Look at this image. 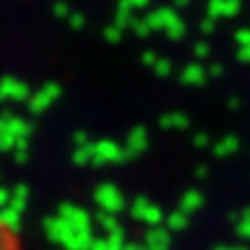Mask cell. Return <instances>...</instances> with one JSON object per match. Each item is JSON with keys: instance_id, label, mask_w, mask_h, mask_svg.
Segmentation results:
<instances>
[{"instance_id": "6da1fadb", "label": "cell", "mask_w": 250, "mask_h": 250, "mask_svg": "<svg viewBox=\"0 0 250 250\" xmlns=\"http://www.w3.org/2000/svg\"><path fill=\"white\" fill-rule=\"evenodd\" d=\"M146 23L151 30H165L171 40H176V37H183L186 33V26H183V21L181 17L174 12V9L165 7V9H158V12H153L146 17Z\"/></svg>"}, {"instance_id": "7a4b0ae2", "label": "cell", "mask_w": 250, "mask_h": 250, "mask_svg": "<svg viewBox=\"0 0 250 250\" xmlns=\"http://www.w3.org/2000/svg\"><path fill=\"white\" fill-rule=\"evenodd\" d=\"M0 250H28L19 227L5 215V211H0Z\"/></svg>"}, {"instance_id": "3957f363", "label": "cell", "mask_w": 250, "mask_h": 250, "mask_svg": "<svg viewBox=\"0 0 250 250\" xmlns=\"http://www.w3.org/2000/svg\"><path fill=\"white\" fill-rule=\"evenodd\" d=\"M241 9V0H211L208 17H234Z\"/></svg>"}, {"instance_id": "277c9868", "label": "cell", "mask_w": 250, "mask_h": 250, "mask_svg": "<svg viewBox=\"0 0 250 250\" xmlns=\"http://www.w3.org/2000/svg\"><path fill=\"white\" fill-rule=\"evenodd\" d=\"M26 93H28L26 83H21V81H17V79H2L0 81V98L19 100V98H26Z\"/></svg>"}, {"instance_id": "5b68a950", "label": "cell", "mask_w": 250, "mask_h": 250, "mask_svg": "<svg viewBox=\"0 0 250 250\" xmlns=\"http://www.w3.org/2000/svg\"><path fill=\"white\" fill-rule=\"evenodd\" d=\"M56 95H58V86H56V83H46L44 88L37 93V98H35V102H33V107H35V109L44 107V104H49V102H51Z\"/></svg>"}, {"instance_id": "8992f818", "label": "cell", "mask_w": 250, "mask_h": 250, "mask_svg": "<svg viewBox=\"0 0 250 250\" xmlns=\"http://www.w3.org/2000/svg\"><path fill=\"white\" fill-rule=\"evenodd\" d=\"M132 5H130V2H127V0H121V2H118V9H116V23L121 28L123 26H130V23H132Z\"/></svg>"}, {"instance_id": "52a82bcc", "label": "cell", "mask_w": 250, "mask_h": 250, "mask_svg": "<svg viewBox=\"0 0 250 250\" xmlns=\"http://www.w3.org/2000/svg\"><path fill=\"white\" fill-rule=\"evenodd\" d=\"M181 77H183L186 83H202V81H204V70H202V65H195V62H192V65H188L186 70H183Z\"/></svg>"}, {"instance_id": "ba28073f", "label": "cell", "mask_w": 250, "mask_h": 250, "mask_svg": "<svg viewBox=\"0 0 250 250\" xmlns=\"http://www.w3.org/2000/svg\"><path fill=\"white\" fill-rule=\"evenodd\" d=\"M121 37H123V28L118 26V23H111L109 28H104V40L107 42L116 44V42H121Z\"/></svg>"}, {"instance_id": "9c48e42d", "label": "cell", "mask_w": 250, "mask_h": 250, "mask_svg": "<svg viewBox=\"0 0 250 250\" xmlns=\"http://www.w3.org/2000/svg\"><path fill=\"white\" fill-rule=\"evenodd\" d=\"M83 26H86V17H83V14H79V12L70 14V28H74V30H81Z\"/></svg>"}, {"instance_id": "30bf717a", "label": "cell", "mask_w": 250, "mask_h": 250, "mask_svg": "<svg viewBox=\"0 0 250 250\" xmlns=\"http://www.w3.org/2000/svg\"><path fill=\"white\" fill-rule=\"evenodd\" d=\"M153 67H155V72H158V74H169V72H171V62L165 61V58H160V61L155 62Z\"/></svg>"}, {"instance_id": "8fae6325", "label": "cell", "mask_w": 250, "mask_h": 250, "mask_svg": "<svg viewBox=\"0 0 250 250\" xmlns=\"http://www.w3.org/2000/svg\"><path fill=\"white\" fill-rule=\"evenodd\" d=\"M54 14L56 17H70V7H67V5H65V2H56L54 5Z\"/></svg>"}, {"instance_id": "7c38bea8", "label": "cell", "mask_w": 250, "mask_h": 250, "mask_svg": "<svg viewBox=\"0 0 250 250\" xmlns=\"http://www.w3.org/2000/svg\"><path fill=\"white\" fill-rule=\"evenodd\" d=\"M158 61H160V58H158L155 54H151V51H146V54H144V65H151V67H153Z\"/></svg>"}, {"instance_id": "4fadbf2b", "label": "cell", "mask_w": 250, "mask_h": 250, "mask_svg": "<svg viewBox=\"0 0 250 250\" xmlns=\"http://www.w3.org/2000/svg\"><path fill=\"white\" fill-rule=\"evenodd\" d=\"M195 54L197 56H208V44H206V42H199V44H195Z\"/></svg>"}, {"instance_id": "5bb4252c", "label": "cell", "mask_w": 250, "mask_h": 250, "mask_svg": "<svg viewBox=\"0 0 250 250\" xmlns=\"http://www.w3.org/2000/svg\"><path fill=\"white\" fill-rule=\"evenodd\" d=\"M127 2H130V5H132L134 9H139V7H146V5H148V0H127Z\"/></svg>"}, {"instance_id": "9a60e30c", "label": "cell", "mask_w": 250, "mask_h": 250, "mask_svg": "<svg viewBox=\"0 0 250 250\" xmlns=\"http://www.w3.org/2000/svg\"><path fill=\"white\" fill-rule=\"evenodd\" d=\"M202 30H204V33H211V30H213V21H211V19H206L204 23H202Z\"/></svg>"}, {"instance_id": "2e32d148", "label": "cell", "mask_w": 250, "mask_h": 250, "mask_svg": "<svg viewBox=\"0 0 250 250\" xmlns=\"http://www.w3.org/2000/svg\"><path fill=\"white\" fill-rule=\"evenodd\" d=\"M174 2H176V9H179V7H186V5H188V0H174Z\"/></svg>"}]
</instances>
